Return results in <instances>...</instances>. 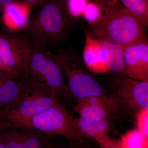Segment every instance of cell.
I'll use <instances>...</instances> for the list:
<instances>
[{"label": "cell", "mask_w": 148, "mask_h": 148, "mask_svg": "<svg viewBox=\"0 0 148 148\" xmlns=\"http://www.w3.org/2000/svg\"><path fill=\"white\" fill-rule=\"evenodd\" d=\"M102 10L101 20L88 32L94 38L124 48L147 40V27L120 0H110Z\"/></svg>", "instance_id": "obj_1"}, {"label": "cell", "mask_w": 148, "mask_h": 148, "mask_svg": "<svg viewBox=\"0 0 148 148\" xmlns=\"http://www.w3.org/2000/svg\"><path fill=\"white\" fill-rule=\"evenodd\" d=\"M24 30L34 48L46 50L66 36L70 20L60 0H45Z\"/></svg>", "instance_id": "obj_2"}, {"label": "cell", "mask_w": 148, "mask_h": 148, "mask_svg": "<svg viewBox=\"0 0 148 148\" xmlns=\"http://www.w3.org/2000/svg\"><path fill=\"white\" fill-rule=\"evenodd\" d=\"M25 78L27 81L26 92L13 110L2 111L0 116V128H22L35 115L59 105L55 93Z\"/></svg>", "instance_id": "obj_3"}, {"label": "cell", "mask_w": 148, "mask_h": 148, "mask_svg": "<svg viewBox=\"0 0 148 148\" xmlns=\"http://www.w3.org/2000/svg\"><path fill=\"white\" fill-rule=\"evenodd\" d=\"M23 75L56 95L59 94L66 99L73 98L64 81L56 54L47 49L33 48Z\"/></svg>", "instance_id": "obj_4"}, {"label": "cell", "mask_w": 148, "mask_h": 148, "mask_svg": "<svg viewBox=\"0 0 148 148\" xmlns=\"http://www.w3.org/2000/svg\"><path fill=\"white\" fill-rule=\"evenodd\" d=\"M56 55L64 81L73 98L77 100L90 96L107 95L101 85L76 56L69 52H61Z\"/></svg>", "instance_id": "obj_5"}, {"label": "cell", "mask_w": 148, "mask_h": 148, "mask_svg": "<svg viewBox=\"0 0 148 148\" xmlns=\"http://www.w3.org/2000/svg\"><path fill=\"white\" fill-rule=\"evenodd\" d=\"M22 128L36 130L48 137L65 136L80 143H83L85 138L78 129L76 118L59 104L35 115Z\"/></svg>", "instance_id": "obj_6"}, {"label": "cell", "mask_w": 148, "mask_h": 148, "mask_svg": "<svg viewBox=\"0 0 148 148\" xmlns=\"http://www.w3.org/2000/svg\"><path fill=\"white\" fill-rule=\"evenodd\" d=\"M112 94L118 102L120 112L136 114L148 110V82L119 77L114 79Z\"/></svg>", "instance_id": "obj_7"}, {"label": "cell", "mask_w": 148, "mask_h": 148, "mask_svg": "<svg viewBox=\"0 0 148 148\" xmlns=\"http://www.w3.org/2000/svg\"><path fill=\"white\" fill-rule=\"evenodd\" d=\"M33 48L25 34L0 32V57L14 75H23Z\"/></svg>", "instance_id": "obj_8"}, {"label": "cell", "mask_w": 148, "mask_h": 148, "mask_svg": "<svg viewBox=\"0 0 148 148\" xmlns=\"http://www.w3.org/2000/svg\"><path fill=\"white\" fill-rule=\"evenodd\" d=\"M74 110L79 117L101 121L120 112L118 102L113 95L90 96L77 100Z\"/></svg>", "instance_id": "obj_9"}, {"label": "cell", "mask_w": 148, "mask_h": 148, "mask_svg": "<svg viewBox=\"0 0 148 148\" xmlns=\"http://www.w3.org/2000/svg\"><path fill=\"white\" fill-rule=\"evenodd\" d=\"M125 73L130 78L148 82L147 40L124 48Z\"/></svg>", "instance_id": "obj_10"}, {"label": "cell", "mask_w": 148, "mask_h": 148, "mask_svg": "<svg viewBox=\"0 0 148 148\" xmlns=\"http://www.w3.org/2000/svg\"><path fill=\"white\" fill-rule=\"evenodd\" d=\"M48 138L34 129L0 128V141L5 148H45Z\"/></svg>", "instance_id": "obj_11"}, {"label": "cell", "mask_w": 148, "mask_h": 148, "mask_svg": "<svg viewBox=\"0 0 148 148\" xmlns=\"http://www.w3.org/2000/svg\"><path fill=\"white\" fill-rule=\"evenodd\" d=\"M27 85L23 75L0 71V109L3 112L11 110L17 106L26 92Z\"/></svg>", "instance_id": "obj_12"}, {"label": "cell", "mask_w": 148, "mask_h": 148, "mask_svg": "<svg viewBox=\"0 0 148 148\" xmlns=\"http://www.w3.org/2000/svg\"><path fill=\"white\" fill-rule=\"evenodd\" d=\"M85 42L83 51L84 64L90 72L105 73L109 72L108 53L105 42L91 36L85 30Z\"/></svg>", "instance_id": "obj_13"}, {"label": "cell", "mask_w": 148, "mask_h": 148, "mask_svg": "<svg viewBox=\"0 0 148 148\" xmlns=\"http://www.w3.org/2000/svg\"><path fill=\"white\" fill-rule=\"evenodd\" d=\"M31 12L24 3L17 1L4 10L2 21L9 32L17 33L27 27Z\"/></svg>", "instance_id": "obj_14"}, {"label": "cell", "mask_w": 148, "mask_h": 148, "mask_svg": "<svg viewBox=\"0 0 148 148\" xmlns=\"http://www.w3.org/2000/svg\"><path fill=\"white\" fill-rule=\"evenodd\" d=\"M76 120L80 132L85 138L90 137L95 140L103 135L109 134L113 128V122L111 118L95 121L79 116Z\"/></svg>", "instance_id": "obj_15"}, {"label": "cell", "mask_w": 148, "mask_h": 148, "mask_svg": "<svg viewBox=\"0 0 148 148\" xmlns=\"http://www.w3.org/2000/svg\"><path fill=\"white\" fill-rule=\"evenodd\" d=\"M104 42L108 50L109 71L119 74H125L123 60L124 47Z\"/></svg>", "instance_id": "obj_16"}, {"label": "cell", "mask_w": 148, "mask_h": 148, "mask_svg": "<svg viewBox=\"0 0 148 148\" xmlns=\"http://www.w3.org/2000/svg\"><path fill=\"white\" fill-rule=\"evenodd\" d=\"M117 143L120 148H148V138L136 128L123 135Z\"/></svg>", "instance_id": "obj_17"}, {"label": "cell", "mask_w": 148, "mask_h": 148, "mask_svg": "<svg viewBox=\"0 0 148 148\" xmlns=\"http://www.w3.org/2000/svg\"><path fill=\"white\" fill-rule=\"evenodd\" d=\"M123 5L138 18L146 27L148 26V4L145 0H120Z\"/></svg>", "instance_id": "obj_18"}, {"label": "cell", "mask_w": 148, "mask_h": 148, "mask_svg": "<svg viewBox=\"0 0 148 148\" xmlns=\"http://www.w3.org/2000/svg\"><path fill=\"white\" fill-rule=\"evenodd\" d=\"M69 17L78 18L82 16L84 10L90 0H60Z\"/></svg>", "instance_id": "obj_19"}, {"label": "cell", "mask_w": 148, "mask_h": 148, "mask_svg": "<svg viewBox=\"0 0 148 148\" xmlns=\"http://www.w3.org/2000/svg\"><path fill=\"white\" fill-rule=\"evenodd\" d=\"M103 11L100 6L97 3L89 1L84 10L82 16L90 26L95 25L101 20Z\"/></svg>", "instance_id": "obj_20"}, {"label": "cell", "mask_w": 148, "mask_h": 148, "mask_svg": "<svg viewBox=\"0 0 148 148\" xmlns=\"http://www.w3.org/2000/svg\"><path fill=\"white\" fill-rule=\"evenodd\" d=\"M135 116L137 128L148 138V110L142 109Z\"/></svg>", "instance_id": "obj_21"}, {"label": "cell", "mask_w": 148, "mask_h": 148, "mask_svg": "<svg viewBox=\"0 0 148 148\" xmlns=\"http://www.w3.org/2000/svg\"><path fill=\"white\" fill-rule=\"evenodd\" d=\"M101 148H120L117 142H115L110 138L109 134L104 135L96 139Z\"/></svg>", "instance_id": "obj_22"}, {"label": "cell", "mask_w": 148, "mask_h": 148, "mask_svg": "<svg viewBox=\"0 0 148 148\" xmlns=\"http://www.w3.org/2000/svg\"><path fill=\"white\" fill-rule=\"evenodd\" d=\"M45 0H23L24 3L30 11L36 7H38Z\"/></svg>", "instance_id": "obj_23"}, {"label": "cell", "mask_w": 148, "mask_h": 148, "mask_svg": "<svg viewBox=\"0 0 148 148\" xmlns=\"http://www.w3.org/2000/svg\"><path fill=\"white\" fill-rule=\"evenodd\" d=\"M16 1L17 0H0V14H2L8 7Z\"/></svg>", "instance_id": "obj_24"}, {"label": "cell", "mask_w": 148, "mask_h": 148, "mask_svg": "<svg viewBox=\"0 0 148 148\" xmlns=\"http://www.w3.org/2000/svg\"><path fill=\"white\" fill-rule=\"evenodd\" d=\"M90 1L97 3L100 6L101 9H102L106 3H107L110 0H90Z\"/></svg>", "instance_id": "obj_25"}, {"label": "cell", "mask_w": 148, "mask_h": 148, "mask_svg": "<svg viewBox=\"0 0 148 148\" xmlns=\"http://www.w3.org/2000/svg\"><path fill=\"white\" fill-rule=\"evenodd\" d=\"M0 71H4L8 72V73H11L10 71L9 70L8 68H7L6 66L3 63V61H2L1 59V57H0Z\"/></svg>", "instance_id": "obj_26"}, {"label": "cell", "mask_w": 148, "mask_h": 148, "mask_svg": "<svg viewBox=\"0 0 148 148\" xmlns=\"http://www.w3.org/2000/svg\"><path fill=\"white\" fill-rule=\"evenodd\" d=\"M45 148H62L60 146L58 145H56L55 144H50L49 143L46 146Z\"/></svg>", "instance_id": "obj_27"}, {"label": "cell", "mask_w": 148, "mask_h": 148, "mask_svg": "<svg viewBox=\"0 0 148 148\" xmlns=\"http://www.w3.org/2000/svg\"><path fill=\"white\" fill-rule=\"evenodd\" d=\"M77 145H76L75 146H74L72 145L71 146V148H86L84 147H82L81 146V143H79V142H77Z\"/></svg>", "instance_id": "obj_28"}, {"label": "cell", "mask_w": 148, "mask_h": 148, "mask_svg": "<svg viewBox=\"0 0 148 148\" xmlns=\"http://www.w3.org/2000/svg\"><path fill=\"white\" fill-rule=\"evenodd\" d=\"M0 148H5L4 147L2 143H1V141H0Z\"/></svg>", "instance_id": "obj_29"}, {"label": "cell", "mask_w": 148, "mask_h": 148, "mask_svg": "<svg viewBox=\"0 0 148 148\" xmlns=\"http://www.w3.org/2000/svg\"><path fill=\"white\" fill-rule=\"evenodd\" d=\"M2 112V111L0 109V116H1V114Z\"/></svg>", "instance_id": "obj_30"}, {"label": "cell", "mask_w": 148, "mask_h": 148, "mask_svg": "<svg viewBox=\"0 0 148 148\" xmlns=\"http://www.w3.org/2000/svg\"><path fill=\"white\" fill-rule=\"evenodd\" d=\"M148 3V0H145Z\"/></svg>", "instance_id": "obj_31"}, {"label": "cell", "mask_w": 148, "mask_h": 148, "mask_svg": "<svg viewBox=\"0 0 148 148\" xmlns=\"http://www.w3.org/2000/svg\"></svg>", "instance_id": "obj_32"}]
</instances>
